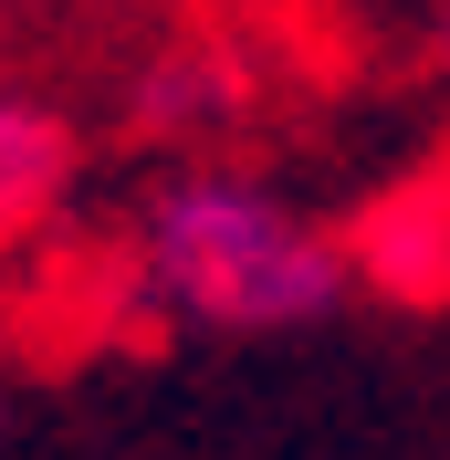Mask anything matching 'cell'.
I'll use <instances>...</instances> for the list:
<instances>
[{
    "instance_id": "cell-1",
    "label": "cell",
    "mask_w": 450,
    "mask_h": 460,
    "mask_svg": "<svg viewBox=\"0 0 450 460\" xmlns=\"http://www.w3.org/2000/svg\"><path fill=\"white\" fill-rule=\"evenodd\" d=\"M356 293L346 230L304 220L252 168H178L137 209L105 272V324L126 335H293Z\"/></svg>"
},
{
    "instance_id": "cell-5",
    "label": "cell",
    "mask_w": 450,
    "mask_h": 460,
    "mask_svg": "<svg viewBox=\"0 0 450 460\" xmlns=\"http://www.w3.org/2000/svg\"><path fill=\"white\" fill-rule=\"evenodd\" d=\"M429 53H440V74H450V0H440V22H429Z\"/></svg>"
},
{
    "instance_id": "cell-4",
    "label": "cell",
    "mask_w": 450,
    "mask_h": 460,
    "mask_svg": "<svg viewBox=\"0 0 450 460\" xmlns=\"http://www.w3.org/2000/svg\"><path fill=\"white\" fill-rule=\"evenodd\" d=\"M63 189H74V126H63V105L0 84V252H22L32 230L53 220Z\"/></svg>"
},
{
    "instance_id": "cell-3",
    "label": "cell",
    "mask_w": 450,
    "mask_h": 460,
    "mask_svg": "<svg viewBox=\"0 0 450 460\" xmlns=\"http://www.w3.org/2000/svg\"><path fill=\"white\" fill-rule=\"evenodd\" d=\"M252 105V74H241V53H220V42H168V53L137 63V84H126V126L137 137H220L230 115Z\"/></svg>"
},
{
    "instance_id": "cell-2",
    "label": "cell",
    "mask_w": 450,
    "mask_h": 460,
    "mask_svg": "<svg viewBox=\"0 0 450 460\" xmlns=\"http://www.w3.org/2000/svg\"><path fill=\"white\" fill-rule=\"evenodd\" d=\"M346 261L356 293L398 304V314H440L450 304V178H409L346 220Z\"/></svg>"
}]
</instances>
